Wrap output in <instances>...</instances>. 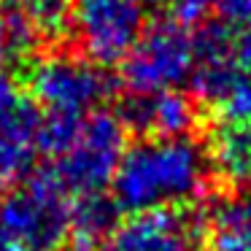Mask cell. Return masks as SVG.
<instances>
[{
    "label": "cell",
    "mask_w": 251,
    "mask_h": 251,
    "mask_svg": "<svg viewBox=\"0 0 251 251\" xmlns=\"http://www.w3.org/2000/svg\"><path fill=\"white\" fill-rule=\"evenodd\" d=\"M0 251H27V249H19V246H6V243H0Z\"/></svg>",
    "instance_id": "18"
},
{
    "label": "cell",
    "mask_w": 251,
    "mask_h": 251,
    "mask_svg": "<svg viewBox=\"0 0 251 251\" xmlns=\"http://www.w3.org/2000/svg\"><path fill=\"white\" fill-rule=\"evenodd\" d=\"M25 89L44 114L89 116L114 92L111 76L84 54H38L25 71Z\"/></svg>",
    "instance_id": "3"
},
{
    "label": "cell",
    "mask_w": 251,
    "mask_h": 251,
    "mask_svg": "<svg viewBox=\"0 0 251 251\" xmlns=\"http://www.w3.org/2000/svg\"><path fill=\"white\" fill-rule=\"evenodd\" d=\"M73 30L98 65H119L146 30L143 0H73Z\"/></svg>",
    "instance_id": "6"
},
{
    "label": "cell",
    "mask_w": 251,
    "mask_h": 251,
    "mask_svg": "<svg viewBox=\"0 0 251 251\" xmlns=\"http://www.w3.org/2000/svg\"><path fill=\"white\" fill-rule=\"evenodd\" d=\"M3 62H6V54H3V51H0V68H3Z\"/></svg>",
    "instance_id": "19"
},
{
    "label": "cell",
    "mask_w": 251,
    "mask_h": 251,
    "mask_svg": "<svg viewBox=\"0 0 251 251\" xmlns=\"http://www.w3.org/2000/svg\"><path fill=\"white\" fill-rule=\"evenodd\" d=\"M19 103H22V92L17 89V84L8 81L6 76H0V116L8 114V111Z\"/></svg>",
    "instance_id": "17"
},
{
    "label": "cell",
    "mask_w": 251,
    "mask_h": 251,
    "mask_svg": "<svg viewBox=\"0 0 251 251\" xmlns=\"http://www.w3.org/2000/svg\"><path fill=\"white\" fill-rule=\"evenodd\" d=\"M41 41L60 44L73 30V0H14Z\"/></svg>",
    "instance_id": "14"
},
{
    "label": "cell",
    "mask_w": 251,
    "mask_h": 251,
    "mask_svg": "<svg viewBox=\"0 0 251 251\" xmlns=\"http://www.w3.org/2000/svg\"><path fill=\"white\" fill-rule=\"evenodd\" d=\"M208 14H213L216 22L240 30L251 22V0H208Z\"/></svg>",
    "instance_id": "15"
},
{
    "label": "cell",
    "mask_w": 251,
    "mask_h": 251,
    "mask_svg": "<svg viewBox=\"0 0 251 251\" xmlns=\"http://www.w3.org/2000/svg\"><path fill=\"white\" fill-rule=\"evenodd\" d=\"M232 60L238 62L243 71L251 73V22L246 27L235 30L232 35Z\"/></svg>",
    "instance_id": "16"
},
{
    "label": "cell",
    "mask_w": 251,
    "mask_h": 251,
    "mask_svg": "<svg viewBox=\"0 0 251 251\" xmlns=\"http://www.w3.org/2000/svg\"><path fill=\"white\" fill-rule=\"evenodd\" d=\"M189 81L195 100L208 105L219 122L251 125V73L232 57H197Z\"/></svg>",
    "instance_id": "8"
},
{
    "label": "cell",
    "mask_w": 251,
    "mask_h": 251,
    "mask_svg": "<svg viewBox=\"0 0 251 251\" xmlns=\"http://www.w3.org/2000/svg\"><path fill=\"white\" fill-rule=\"evenodd\" d=\"M202 238L211 251H251V195H235L216 202Z\"/></svg>",
    "instance_id": "12"
},
{
    "label": "cell",
    "mask_w": 251,
    "mask_h": 251,
    "mask_svg": "<svg viewBox=\"0 0 251 251\" xmlns=\"http://www.w3.org/2000/svg\"><path fill=\"white\" fill-rule=\"evenodd\" d=\"M116 114L127 130L141 132L143 138H184L197 125V100L178 89L130 95Z\"/></svg>",
    "instance_id": "9"
},
{
    "label": "cell",
    "mask_w": 251,
    "mask_h": 251,
    "mask_svg": "<svg viewBox=\"0 0 251 251\" xmlns=\"http://www.w3.org/2000/svg\"><path fill=\"white\" fill-rule=\"evenodd\" d=\"M211 176L205 146L189 135L141 138L125 149L111 189L116 208L127 213L192 208L205 195Z\"/></svg>",
    "instance_id": "1"
},
{
    "label": "cell",
    "mask_w": 251,
    "mask_h": 251,
    "mask_svg": "<svg viewBox=\"0 0 251 251\" xmlns=\"http://www.w3.org/2000/svg\"><path fill=\"white\" fill-rule=\"evenodd\" d=\"M195 35L173 19L143 30L130 54L119 62V78L130 95L170 92L186 84L195 73Z\"/></svg>",
    "instance_id": "4"
},
{
    "label": "cell",
    "mask_w": 251,
    "mask_h": 251,
    "mask_svg": "<svg viewBox=\"0 0 251 251\" xmlns=\"http://www.w3.org/2000/svg\"><path fill=\"white\" fill-rule=\"evenodd\" d=\"M211 170L235 189L251 186V125L219 122L205 146Z\"/></svg>",
    "instance_id": "11"
},
{
    "label": "cell",
    "mask_w": 251,
    "mask_h": 251,
    "mask_svg": "<svg viewBox=\"0 0 251 251\" xmlns=\"http://www.w3.org/2000/svg\"><path fill=\"white\" fill-rule=\"evenodd\" d=\"M127 149V127L119 114L100 108L81 122L73 143L54 159L51 170L73 197L103 195L114 184L116 168Z\"/></svg>",
    "instance_id": "5"
},
{
    "label": "cell",
    "mask_w": 251,
    "mask_h": 251,
    "mask_svg": "<svg viewBox=\"0 0 251 251\" xmlns=\"http://www.w3.org/2000/svg\"><path fill=\"white\" fill-rule=\"evenodd\" d=\"M73 195L51 168L27 173L0 192V243L27 251H57L71 238Z\"/></svg>",
    "instance_id": "2"
},
{
    "label": "cell",
    "mask_w": 251,
    "mask_h": 251,
    "mask_svg": "<svg viewBox=\"0 0 251 251\" xmlns=\"http://www.w3.org/2000/svg\"><path fill=\"white\" fill-rule=\"evenodd\" d=\"M202 224L189 208H157L130 213L103 240L100 251H192Z\"/></svg>",
    "instance_id": "7"
},
{
    "label": "cell",
    "mask_w": 251,
    "mask_h": 251,
    "mask_svg": "<svg viewBox=\"0 0 251 251\" xmlns=\"http://www.w3.org/2000/svg\"><path fill=\"white\" fill-rule=\"evenodd\" d=\"M38 122L41 111L27 98L0 116V192L27 176L38 154Z\"/></svg>",
    "instance_id": "10"
},
{
    "label": "cell",
    "mask_w": 251,
    "mask_h": 251,
    "mask_svg": "<svg viewBox=\"0 0 251 251\" xmlns=\"http://www.w3.org/2000/svg\"><path fill=\"white\" fill-rule=\"evenodd\" d=\"M116 208L114 197L105 195H81L73 197L71 205V238L76 240L78 251H89L103 246V240L116 227Z\"/></svg>",
    "instance_id": "13"
}]
</instances>
